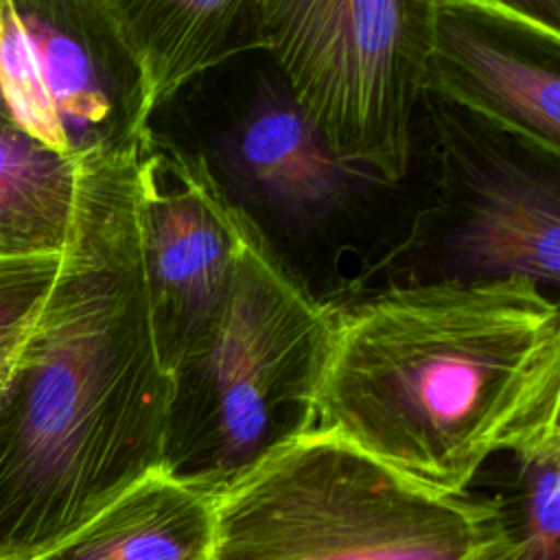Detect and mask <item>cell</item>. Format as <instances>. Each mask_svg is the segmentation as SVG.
<instances>
[{"label": "cell", "instance_id": "1", "mask_svg": "<svg viewBox=\"0 0 560 560\" xmlns=\"http://www.w3.org/2000/svg\"><path fill=\"white\" fill-rule=\"evenodd\" d=\"M140 147L85 162L72 236L0 400V560L46 558L162 468L171 374L144 273Z\"/></svg>", "mask_w": 560, "mask_h": 560}, {"label": "cell", "instance_id": "2", "mask_svg": "<svg viewBox=\"0 0 560 560\" xmlns=\"http://www.w3.org/2000/svg\"><path fill=\"white\" fill-rule=\"evenodd\" d=\"M315 413V429L462 494L492 455L560 429L558 304L527 280L444 278L330 306Z\"/></svg>", "mask_w": 560, "mask_h": 560}, {"label": "cell", "instance_id": "3", "mask_svg": "<svg viewBox=\"0 0 560 560\" xmlns=\"http://www.w3.org/2000/svg\"><path fill=\"white\" fill-rule=\"evenodd\" d=\"M330 306L238 206L225 295L171 372L162 468L217 497L273 446L317 427Z\"/></svg>", "mask_w": 560, "mask_h": 560}, {"label": "cell", "instance_id": "4", "mask_svg": "<svg viewBox=\"0 0 560 560\" xmlns=\"http://www.w3.org/2000/svg\"><path fill=\"white\" fill-rule=\"evenodd\" d=\"M488 505L435 492L313 429L214 497L212 560H494Z\"/></svg>", "mask_w": 560, "mask_h": 560}, {"label": "cell", "instance_id": "5", "mask_svg": "<svg viewBox=\"0 0 560 560\" xmlns=\"http://www.w3.org/2000/svg\"><path fill=\"white\" fill-rule=\"evenodd\" d=\"M433 0H247V46L339 162L398 182L411 160Z\"/></svg>", "mask_w": 560, "mask_h": 560}, {"label": "cell", "instance_id": "6", "mask_svg": "<svg viewBox=\"0 0 560 560\" xmlns=\"http://www.w3.org/2000/svg\"><path fill=\"white\" fill-rule=\"evenodd\" d=\"M0 92L13 125L74 160L151 133L142 74L92 0H4Z\"/></svg>", "mask_w": 560, "mask_h": 560}, {"label": "cell", "instance_id": "7", "mask_svg": "<svg viewBox=\"0 0 560 560\" xmlns=\"http://www.w3.org/2000/svg\"><path fill=\"white\" fill-rule=\"evenodd\" d=\"M140 234L158 348L168 374L217 313L236 256V212L201 155L162 147L138 158Z\"/></svg>", "mask_w": 560, "mask_h": 560}, {"label": "cell", "instance_id": "8", "mask_svg": "<svg viewBox=\"0 0 560 560\" xmlns=\"http://www.w3.org/2000/svg\"><path fill=\"white\" fill-rule=\"evenodd\" d=\"M560 37L457 2H433L422 94H435L538 158L560 149Z\"/></svg>", "mask_w": 560, "mask_h": 560}, {"label": "cell", "instance_id": "9", "mask_svg": "<svg viewBox=\"0 0 560 560\" xmlns=\"http://www.w3.org/2000/svg\"><path fill=\"white\" fill-rule=\"evenodd\" d=\"M446 173L462 184L459 208L444 241L453 280H560V192L556 175L501 153L475 158L453 136Z\"/></svg>", "mask_w": 560, "mask_h": 560}, {"label": "cell", "instance_id": "10", "mask_svg": "<svg viewBox=\"0 0 560 560\" xmlns=\"http://www.w3.org/2000/svg\"><path fill=\"white\" fill-rule=\"evenodd\" d=\"M221 153L249 195L295 223L324 219L350 192L354 171L335 158L284 83L258 90Z\"/></svg>", "mask_w": 560, "mask_h": 560}, {"label": "cell", "instance_id": "11", "mask_svg": "<svg viewBox=\"0 0 560 560\" xmlns=\"http://www.w3.org/2000/svg\"><path fill=\"white\" fill-rule=\"evenodd\" d=\"M138 66L151 112L247 48V0H92Z\"/></svg>", "mask_w": 560, "mask_h": 560}, {"label": "cell", "instance_id": "12", "mask_svg": "<svg viewBox=\"0 0 560 560\" xmlns=\"http://www.w3.org/2000/svg\"><path fill=\"white\" fill-rule=\"evenodd\" d=\"M214 497L151 470L42 560H212Z\"/></svg>", "mask_w": 560, "mask_h": 560}, {"label": "cell", "instance_id": "13", "mask_svg": "<svg viewBox=\"0 0 560 560\" xmlns=\"http://www.w3.org/2000/svg\"><path fill=\"white\" fill-rule=\"evenodd\" d=\"M88 160L0 125V260L61 254L72 236Z\"/></svg>", "mask_w": 560, "mask_h": 560}, {"label": "cell", "instance_id": "14", "mask_svg": "<svg viewBox=\"0 0 560 560\" xmlns=\"http://www.w3.org/2000/svg\"><path fill=\"white\" fill-rule=\"evenodd\" d=\"M508 472L479 497L492 518L494 560H560V429L494 455Z\"/></svg>", "mask_w": 560, "mask_h": 560}, {"label": "cell", "instance_id": "15", "mask_svg": "<svg viewBox=\"0 0 560 560\" xmlns=\"http://www.w3.org/2000/svg\"><path fill=\"white\" fill-rule=\"evenodd\" d=\"M61 254L0 260V343L22 339L57 273Z\"/></svg>", "mask_w": 560, "mask_h": 560}, {"label": "cell", "instance_id": "16", "mask_svg": "<svg viewBox=\"0 0 560 560\" xmlns=\"http://www.w3.org/2000/svg\"><path fill=\"white\" fill-rule=\"evenodd\" d=\"M457 2L510 18L532 31L560 37V0H433Z\"/></svg>", "mask_w": 560, "mask_h": 560}, {"label": "cell", "instance_id": "17", "mask_svg": "<svg viewBox=\"0 0 560 560\" xmlns=\"http://www.w3.org/2000/svg\"><path fill=\"white\" fill-rule=\"evenodd\" d=\"M26 337V335H24ZM22 339L18 341H9V343H0V400L4 396V389L9 385V378L13 374V368H15V361H18V352H20V346H22Z\"/></svg>", "mask_w": 560, "mask_h": 560}, {"label": "cell", "instance_id": "18", "mask_svg": "<svg viewBox=\"0 0 560 560\" xmlns=\"http://www.w3.org/2000/svg\"><path fill=\"white\" fill-rule=\"evenodd\" d=\"M2 2L4 0H0V9H2ZM2 122H11V116H9V112H7V105H4V98H2V92H0V125Z\"/></svg>", "mask_w": 560, "mask_h": 560}]
</instances>
